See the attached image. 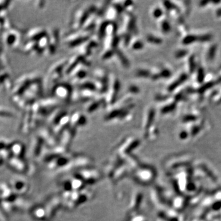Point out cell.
I'll use <instances>...</instances> for the list:
<instances>
[{
    "label": "cell",
    "instance_id": "cell-2",
    "mask_svg": "<svg viewBox=\"0 0 221 221\" xmlns=\"http://www.w3.org/2000/svg\"><path fill=\"white\" fill-rule=\"evenodd\" d=\"M95 10H96L95 5L77 7L74 11L70 22V27L72 32L81 30L90 13H92Z\"/></svg>",
    "mask_w": 221,
    "mask_h": 221
},
{
    "label": "cell",
    "instance_id": "cell-12",
    "mask_svg": "<svg viewBox=\"0 0 221 221\" xmlns=\"http://www.w3.org/2000/svg\"><path fill=\"white\" fill-rule=\"evenodd\" d=\"M128 46L132 50H142L144 47V44L143 41L136 36H133L128 42Z\"/></svg>",
    "mask_w": 221,
    "mask_h": 221
},
{
    "label": "cell",
    "instance_id": "cell-6",
    "mask_svg": "<svg viewBox=\"0 0 221 221\" xmlns=\"http://www.w3.org/2000/svg\"><path fill=\"white\" fill-rule=\"evenodd\" d=\"M68 60L62 59L50 67L49 71V79L52 82L58 81L64 74V71L66 67Z\"/></svg>",
    "mask_w": 221,
    "mask_h": 221
},
{
    "label": "cell",
    "instance_id": "cell-8",
    "mask_svg": "<svg viewBox=\"0 0 221 221\" xmlns=\"http://www.w3.org/2000/svg\"><path fill=\"white\" fill-rule=\"evenodd\" d=\"M73 90L69 84H59L55 86L53 89V93L58 99H62L65 101L71 100Z\"/></svg>",
    "mask_w": 221,
    "mask_h": 221
},
{
    "label": "cell",
    "instance_id": "cell-11",
    "mask_svg": "<svg viewBox=\"0 0 221 221\" xmlns=\"http://www.w3.org/2000/svg\"><path fill=\"white\" fill-rule=\"evenodd\" d=\"M59 39H60V33L58 30H54L50 36L49 38V45H48V50L49 54L50 55H53L57 50V47L58 46V44L59 42Z\"/></svg>",
    "mask_w": 221,
    "mask_h": 221
},
{
    "label": "cell",
    "instance_id": "cell-1",
    "mask_svg": "<svg viewBox=\"0 0 221 221\" xmlns=\"http://www.w3.org/2000/svg\"><path fill=\"white\" fill-rule=\"evenodd\" d=\"M120 25L118 30V34L121 40H123V44L128 46V42L136 30V18L131 13L125 12L122 14Z\"/></svg>",
    "mask_w": 221,
    "mask_h": 221
},
{
    "label": "cell",
    "instance_id": "cell-5",
    "mask_svg": "<svg viewBox=\"0 0 221 221\" xmlns=\"http://www.w3.org/2000/svg\"><path fill=\"white\" fill-rule=\"evenodd\" d=\"M93 31V30H80L74 31L65 37L66 44L71 48L80 46L92 36Z\"/></svg>",
    "mask_w": 221,
    "mask_h": 221
},
{
    "label": "cell",
    "instance_id": "cell-10",
    "mask_svg": "<svg viewBox=\"0 0 221 221\" xmlns=\"http://www.w3.org/2000/svg\"><path fill=\"white\" fill-rule=\"evenodd\" d=\"M101 105H105V96L98 94L95 98L90 101L89 104L87 106L86 110L89 113H92L95 111Z\"/></svg>",
    "mask_w": 221,
    "mask_h": 221
},
{
    "label": "cell",
    "instance_id": "cell-9",
    "mask_svg": "<svg viewBox=\"0 0 221 221\" xmlns=\"http://www.w3.org/2000/svg\"><path fill=\"white\" fill-rule=\"evenodd\" d=\"M87 61L86 58L80 54L74 55L68 60L64 71V74L69 75L76 67L82 62Z\"/></svg>",
    "mask_w": 221,
    "mask_h": 221
},
{
    "label": "cell",
    "instance_id": "cell-4",
    "mask_svg": "<svg viewBox=\"0 0 221 221\" xmlns=\"http://www.w3.org/2000/svg\"><path fill=\"white\" fill-rule=\"evenodd\" d=\"M109 74L103 68H98L93 73V82L97 93L105 94L109 83Z\"/></svg>",
    "mask_w": 221,
    "mask_h": 221
},
{
    "label": "cell",
    "instance_id": "cell-3",
    "mask_svg": "<svg viewBox=\"0 0 221 221\" xmlns=\"http://www.w3.org/2000/svg\"><path fill=\"white\" fill-rule=\"evenodd\" d=\"M120 89V82L116 75L109 74V83L107 90L105 95V105L112 106L117 101L118 94Z\"/></svg>",
    "mask_w": 221,
    "mask_h": 221
},
{
    "label": "cell",
    "instance_id": "cell-7",
    "mask_svg": "<svg viewBox=\"0 0 221 221\" xmlns=\"http://www.w3.org/2000/svg\"><path fill=\"white\" fill-rule=\"evenodd\" d=\"M99 41L100 40L96 36H93L92 35L88 40L85 41L79 46V54L85 58L89 57L93 54V51L97 49L99 46Z\"/></svg>",
    "mask_w": 221,
    "mask_h": 221
}]
</instances>
